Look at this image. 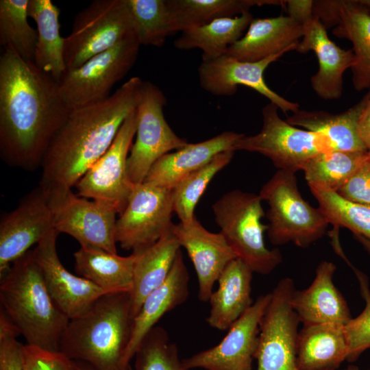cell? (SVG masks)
I'll use <instances>...</instances> for the list:
<instances>
[{
  "instance_id": "obj_1",
  "label": "cell",
  "mask_w": 370,
  "mask_h": 370,
  "mask_svg": "<svg viewBox=\"0 0 370 370\" xmlns=\"http://www.w3.org/2000/svg\"><path fill=\"white\" fill-rule=\"evenodd\" d=\"M0 56V156L27 171L41 166L45 154L71 110L58 81L9 47Z\"/></svg>"
},
{
  "instance_id": "obj_2",
  "label": "cell",
  "mask_w": 370,
  "mask_h": 370,
  "mask_svg": "<svg viewBox=\"0 0 370 370\" xmlns=\"http://www.w3.org/2000/svg\"><path fill=\"white\" fill-rule=\"evenodd\" d=\"M143 84L132 77L106 99L71 110L45 154L39 186L49 191L75 186L136 109Z\"/></svg>"
},
{
  "instance_id": "obj_3",
  "label": "cell",
  "mask_w": 370,
  "mask_h": 370,
  "mask_svg": "<svg viewBox=\"0 0 370 370\" xmlns=\"http://www.w3.org/2000/svg\"><path fill=\"white\" fill-rule=\"evenodd\" d=\"M130 293H106L81 317L70 319L60 352L95 370H132L125 362L134 325Z\"/></svg>"
},
{
  "instance_id": "obj_4",
  "label": "cell",
  "mask_w": 370,
  "mask_h": 370,
  "mask_svg": "<svg viewBox=\"0 0 370 370\" xmlns=\"http://www.w3.org/2000/svg\"><path fill=\"white\" fill-rule=\"evenodd\" d=\"M0 303L27 345L60 352L70 319L48 292L32 250L14 262L0 280Z\"/></svg>"
},
{
  "instance_id": "obj_5",
  "label": "cell",
  "mask_w": 370,
  "mask_h": 370,
  "mask_svg": "<svg viewBox=\"0 0 370 370\" xmlns=\"http://www.w3.org/2000/svg\"><path fill=\"white\" fill-rule=\"evenodd\" d=\"M259 195L232 190L212 206L217 224L236 257L253 273H271L282 261L278 249L267 247L264 233L268 225L262 223L265 213Z\"/></svg>"
},
{
  "instance_id": "obj_6",
  "label": "cell",
  "mask_w": 370,
  "mask_h": 370,
  "mask_svg": "<svg viewBox=\"0 0 370 370\" xmlns=\"http://www.w3.org/2000/svg\"><path fill=\"white\" fill-rule=\"evenodd\" d=\"M258 195L269 206L267 231L273 245L293 243L306 248L326 232L330 224L327 218L319 208L311 206L302 197L295 172L278 170Z\"/></svg>"
},
{
  "instance_id": "obj_7",
  "label": "cell",
  "mask_w": 370,
  "mask_h": 370,
  "mask_svg": "<svg viewBox=\"0 0 370 370\" xmlns=\"http://www.w3.org/2000/svg\"><path fill=\"white\" fill-rule=\"evenodd\" d=\"M136 36L126 0H95L75 16L71 33L64 37L67 71L95 56Z\"/></svg>"
},
{
  "instance_id": "obj_8",
  "label": "cell",
  "mask_w": 370,
  "mask_h": 370,
  "mask_svg": "<svg viewBox=\"0 0 370 370\" xmlns=\"http://www.w3.org/2000/svg\"><path fill=\"white\" fill-rule=\"evenodd\" d=\"M278 109L271 102L265 105L260 131L251 136L244 134L234 144V151L259 153L269 158L278 170L295 173L310 158L333 151L325 136L289 124L280 117Z\"/></svg>"
},
{
  "instance_id": "obj_9",
  "label": "cell",
  "mask_w": 370,
  "mask_h": 370,
  "mask_svg": "<svg viewBox=\"0 0 370 370\" xmlns=\"http://www.w3.org/2000/svg\"><path fill=\"white\" fill-rule=\"evenodd\" d=\"M140 47L137 36H133L66 71L58 81L66 106L71 110L108 98L112 88L135 64Z\"/></svg>"
},
{
  "instance_id": "obj_10",
  "label": "cell",
  "mask_w": 370,
  "mask_h": 370,
  "mask_svg": "<svg viewBox=\"0 0 370 370\" xmlns=\"http://www.w3.org/2000/svg\"><path fill=\"white\" fill-rule=\"evenodd\" d=\"M167 100L162 90L149 81H143L136 108V139L127 162L131 182H144L149 171L162 156L188 143L178 136L166 122L164 108Z\"/></svg>"
},
{
  "instance_id": "obj_11",
  "label": "cell",
  "mask_w": 370,
  "mask_h": 370,
  "mask_svg": "<svg viewBox=\"0 0 370 370\" xmlns=\"http://www.w3.org/2000/svg\"><path fill=\"white\" fill-rule=\"evenodd\" d=\"M295 285L290 278L279 281L262 317L255 359L256 370H299L297 364L298 325L291 299ZM336 370H359L355 365Z\"/></svg>"
},
{
  "instance_id": "obj_12",
  "label": "cell",
  "mask_w": 370,
  "mask_h": 370,
  "mask_svg": "<svg viewBox=\"0 0 370 370\" xmlns=\"http://www.w3.org/2000/svg\"><path fill=\"white\" fill-rule=\"evenodd\" d=\"M173 212V189L146 182L135 185L116 219V243L132 253H142L171 228Z\"/></svg>"
},
{
  "instance_id": "obj_13",
  "label": "cell",
  "mask_w": 370,
  "mask_h": 370,
  "mask_svg": "<svg viewBox=\"0 0 370 370\" xmlns=\"http://www.w3.org/2000/svg\"><path fill=\"white\" fill-rule=\"evenodd\" d=\"M47 191L54 227L59 234L70 235L80 247L117 254L115 230L118 213L114 208L82 197L71 189Z\"/></svg>"
},
{
  "instance_id": "obj_14",
  "label": "cell",
  "mask_w": 370,
  "mask_h": 370,
  "mask_svg": "<svg viewBox=\"0 0 370 370\" xmlns=\"http://www.w3.org/2000/svg\"><path fill=\"white\" fill-rule=\"evenodd\" d=\"M136 109L125 120L107 151L76 184L77 195L98 201L121 214L134 187L127 174V162L136 136Z\"/></svg>"
},
{
  "instance_id": "obj_15",
  "label": "cell",
  "mask_w": 370,
  "mask_h": 370,
  "mask_svg": "<svg viewBox=\"0 0 370 370\" xmlns=\"http://www.w3.org/2000/svg\"><path fill=\"white\" fill-rule=\"evenodd\" d=\"M56 229L47 190L37 186L0 220V280L12 263Z\"/></svg>"
},
{
  "instance_id": "obj_16",
  "label": "cell",
  "mask_w": 370,
  "mask_h": 370,
  "mask_svg": "<svg viewBox=\"0 0 370 370\" xmlns=\"http://www.w3.org/2000/svg\"><path fill=\"white\" fill-rule=\"evenodd\" d=\"M271 293L260 295L232 325L217 345L183 360L189 369L252 370L258 346L260 327Z\"/></svg>"
},
{
  "instance_id": "obj_17",
  "label": "cell",
  "mask_w": 370,
  "mask_h": 370,
  "mask_svg": "<svg viewBox=\"0 0 370 370\" xmlns=\"http://www.w3.org/2000/svg\"><path fill=\"white\" fill-rule=\"evenodd\" d=\"M291 51L286 49L257 62L241 61L226 54L213 59H201L198 67L199 85L205 91L218 97L232 96L238 86H245L267 98L284 113L293 114L299 110V104L277 94L264 78L266 69Z\"/></svg>"
},
{
  "instance_id": "obj_18",
  "label": "cell",
  "mask_w": 370,
  "mask_h": 370,
  "mask_svg": "<svg viewBox=\"0 0 370 370\" xmlns=\"http://www.w3.org/2000/svg\"><path fill=\"white\" fill-rule=\"evenodd\" d=\"M58 234L56 230L51 232L36 246L32 254L51 298L73 319L87 312L106 293L88 280L66 270L57 252Z\"/></svg>"
},
{
  "instance_id": "obj_19",
  "label": "cell",
  "mask_w": 370,
  "mask_h": 370,
  "mask_svg": "<svg viewBox=\"0 0 370 370\" xmlns=\"http://www.w3.org/2000/svg\"><path fill=\"white\" fill-rule=\"evenodd\" d=\"M313 14L332 34L353 45L352 82L357 91L370 89V15L357 0L313 1Z\"/></svg>"
},
{
  "instance_id": "obj_20",
  "label": "cell",
  "mask_w": 370,
  "mask_h": 370,
  "mask_svg": "<svg viewBox=\"0 0 370 370\" xmlns=\"http://www.w3.org/2000/svg\"><path fill=\"white\" fill-rule=\"evenodd\" d=\"M171 230L194 266L199 299L208 301L221 272L236 255L220 232L207 230L196 217L189 223H173Z\"/></svg>"
},
{
  "instance_id": "obj_21",
  "label": "cell",
  "mask_w": 370,
  "mask_h": 370,
  "mask_svg": "<svg viewBox=\"0 0 370 370\" xmlns=\"http://www.w3.org/2000/svg\"><path fill=\"white\" fill-rule=\"evenodd\" d=\"M302 25L304 35L295 51L301 53L314 51L319 63L317 72L310 78L311 86L323 99H338L343 91V75L354 64L353 50L343 49L332 41L317 16Z\"/></svg>"
},
{
  "instance_id": "obj_22",
  "label": "cell",
  "mask_w": 370,
  "mask_h": 370,
  "mask_svg": "<svg viewBox=\"0 0 370 370\" xmlns=\"http://www.w3.org/2000/svg\"><path fill=\"white\" fill-rule=\"evenodd\" d=\"M336 269L333 262H321L310 285L304 290L293 292L291 304L303 325H345L352 318L347 301L334 283Z\"/></svg>"
},
{
  "instance_id": "obj_23",
  "label": "cell",
  "mask_w": 370,
  "mask_h": 370,
  "mask_svg": "<svg viewBox=\"0 0 370 370\" xmlns=\"http://www.w3.org/2000/svg\"><path fill=\"white\" fill-rule=\"evenodd\" d=\"M243 134L225 131L215 136L167 153L149 171L143 182L173 189L182 180L206 164L219 153L233 150Z\"/></svg>"
},
{
  "instance_id": "obj_24",
  "label": "cell",
  "mask_w": 370,
  "mask_h": 370,
  "mask_svg": "<svg viewBox=\"0 0 370 370\" xmlns=\"http://www.w3.org/2000/svg\"><path fill=\"white\" fill-rule=\"evenodd\" d=\"M303 25L288 16L254 18L243 37L225 54L241 61L257 62L286 49L295 50Z\"/></svg>"
},
{
  "instance_id": "obj_25",
  "label": "cell",
  "mask_w": 370,
  "mask_h": 370,
  "mask_svg": "<svg viewBox=\"0 0 370 370\" xmlns=\"http://www.w3.org/2000/svg\"><path fill=\"white\" fill-rule=\"evenodd\" d=\"M189 274L180 250L166 280L145 299L134 319L131 340L125 354L130 364L143 337L167 312L184 304L189 295Z\"/></svg>"
},
{
  "instance_id": "obj_26",
  "label": "cell",
  "mask_w": 370,
  "mask_h": 370,
  "mask_svg": "<svg viewBox=\"0 0 370 370\" xmlns=\"http://www.w3.org/2000/svg\"><path fill=\"white\" fill-rule=\"evenodd\" d=\"M253 271L241 259L230 261L221 272L218 288L210 297L207 322L214 329L227 330L252 305Z\"/></svg>"
},
{
  "instance_id": "obj_27",
  "label": "cell",
  "mask_w": 370,
  "mask_h": 370,
  "mask_svg": "<svg viewBox=\"0 0 370 370\" xmlns=\"http://www.w3.org/2000/svg\"><path fill=\"white\" fill-rule=\"evenodd\" d=\"M369 99L370 89L360 101L343 112L332 114L299 110L286 121L293 126L323 134L330 140L333 150L368 151L360 136L358 125Z\"/></svg>"
},
{
  "instance_id": "obj_28",
  "label": "cell",
  "mask_w": 370,
  "mask_h": 370,
  "mask_svg": "<svg viewBox=\"0 0 370 370\" xmlns=\"http://www.w3.org/2000/svg\"><path fill=\"white\" fill-rule=\"evenodd\" d=\"M344 326L306 324L298 332L297 364L299 370H336L347 360Z\"/></svg>"
},
{
  "instance_id": "obj_29",
  "label": "cell",
  "mask_w": 370,
  "mask_h": 370,
  "mask_svg": "<svg viewBox=\"0 0 370 370\" xmlns=\"http://www.w3.org/2000/svg\"><path fill=\"white\" fill-rule=\"evenodd\" d=\"M73 257L77 273L106 293L132 292L137 254L121 256L98 248L80 247Z\"/></svg>"
},
{
  "instance_id": "obj_30",
  "label": "cell",
  "mask_w": 370,
  "mask_h": 370,
  "mask_svg": "<svg viewBox=\"0 0 370 370\" xmlns=\"http://www.w3.org/2000/svg\"><path fill=\"white\" fill-rule=\"evenodd\" d=\"M180 248L171 227L156 243L137 254L130 293L134 318L146 297L167 278Z\"/></svg>"
},
{
  "instance_id": "obj_31",
  "label": "cell",
  "mask_w": 370,
  "mask_h": 370,
  "mask_svg": "<svg viewBox=\"0 0 370 370\" xmlns=\"http://www.w3.org/2000/svg\"><path fill=\"white\" fill-rule=\"evenodd\" d=\"M60 9L51 0H29L27 15L36 23L37 43L34 63L59 81L66 72L64 57V38L60 32Z\"/></svg>"
},
{
  "instance_id": "obj_32",
  "label": "cell",
  "mask_w": 370,
  "mask_h": 370,
  "mask_svg": "<svg viewBox=\"0 0 370 370\" xmlns=\"http://www.w3.org/2000/svg\"><path fill=\"white\" fill-rule=\"evenodd\" d=\"M277 0H167L174 33L249 12L254 6L284 5Z\"/></svg>"
},
{
  "instance_id": "obj_33",
  "label": "cell",
  "mask_w": 370,
  "mask_h": 370,
  "mask_svg": "<svg viewBox=\"0 0 370 370\" xmlns=\"http://www.w3.org/2000/svg\"><path fill=\"white\" fill-rule=\"evenodd\" d=\"M253 19L249 12L219 18L182 32L173 45L180 50H201L203 60L216 58L225 54L227 49L243 37Z\"/></svg>"
},
{
  "instance_id": "obj_34",
  "label": "cell",
  "mask_w": 370,
  "mask_h": 370,
  "mask_svg": "<svg viewBox=\"0 0 370 370\" xmlns=\"http://www.w3.org/2000/svg\"><path fill=\"white\" fill-rule=\"evenodd\" d=\"M369 151L321 152L307 160L300 167L308 184L325 186L337 192L369 157Z\"/></svg>"
},
{
  "instance_id": "obj_35",
  "label": "cell",
  "mask_w": 370,
  "mask_h": 370,
  "mask_svg": "<svg viewBox=\"0 0 370 370\" xmlns=\"http://www.w3.org/2000/svg\"><path fill=\"white\" fill-rule=\"evenodd\" d=\"M308 186L319 209L334 228L345 227L370 241V206L349 201L325 186Z\"/></svg>"
},
{
  "instance_id": "obj_36",
  "label": "cell",
  "mask_w": 370,
  "mask_h": 370,
  "mask_svg": "<svg viewBox=\"0 0 370 370\" xmlns=\"http://www.w3.org/2000/svg\"><path fill=\"white\" fill-rule=\"evenodd\" d=\"M29 0L0 1V44L13 49L22 58L34 62L37 30L27 21Z\"/></svg>"
},
{
  "instance_id": "obj_37",
  "label": "cell",
  "mask_w": 370,
  "mask_h": 370,
  "mask_svg": "<svg viewBox=\"0 0 370 370\" xmlns=\"http://www.w3.org/2000/svg\"><path fill=\"white\" fill-rule=\"evenodd\" d=\"M235 151L228 150L182 180L173 189V210L181 223L192 221L195 207L213 177L232 160Z\"/></svg>"
},
{
  "instance_id": "obj_38",
  "label": "cell",
  "mask_w": 370,
  "mask_h": 370,
  "mask_svg": "<svg viewBox=\"0 0 370 370\" xmlns=\"http://www.w3.org/2000/svg\"><path fill=\"white\" fill-rule=\"evenodd\" d=\"M140 45L162 47L174 34L167 0H126Z\"/></svg>"
},
{
  "instance_id": "obj_39",
  "label": "cell",
  "mask_w": 370,
  "mask_h": 370,
  "mask_svg": "<svg viewBox=\"0 0 370 370\" xmlns=\"http://www.w3.org/2000/svg\"><path fill=\"white\" fill-rule=\"evenodd\" d=\"M135 370H190L179 356L176 345L162 327L154 326L143 337L135 355Z\"/></svg>"
},
{
  "instance_id": "obj_40",
  "label": "cell",
  "mask_w": 370,
  "mask_h": 370,
  "mask_svg": "<svg viewBox=\"0 0 370 370\" xmlns=\"http://www.w3.org/2000/svg\"><path fill=\"white\" fill-rule=\"evenodd\" d=\"M354 270L365 300L364 310L355 318H352L344 326L347 343V361L354 362L366 350L370 349V289L367 276L356 269L349 261L347 262Z\"/></svg>"
},
{
  "instance_id": "obj_41",
  "label": "cell",
  "mask_w": 370,
  "mask_h": 370,
  "mask_svg": "<svg viewBox=\"0 0 370 370\" xmlns=\"http://www.w3.org/2000/svg\"><path fill=\"white\" fill-rule=\"evenodd\" d=\"M23 370H82L77 361L61 352L47 351L29 345H21Z\"/></svg>"
},
{
  "instance_id": "obj_42",
  "label": "cell",
  "mask_w": 370,
  "mask_h": 370,
  "mask_svg": "<svg viewBox=\"0 0 370 370\" xmlns=\"http://www.w3.org/2000/svg\"><path fill=\"white\" fill-rule=\"evenodd\" d=\"M18 335L19 331L0 307V370H23Z\"/></svg>"
},
{
  "instance_id": "obj_43",
  "label": "cell",
  "mask_w": 370,
  "mask_h": 370,
  "mask_svg": "<svg viewBox=\"0 0 370 370\" xmlns=\"http://www.w3.org/2000/svg\"><path fill=\"white\" fill-rule=\"evenodd\" d=\"M336 193L349 201L370 206V154Z\"/></svg>"
},
{
  "instance_id": "obj_44",
  "label": "cell",
  "mask_w": 370,
  "mask_h": 370,
  "mask_svg": "<svg viewBox=\"0 0 370 370\" xmlns=\"http://www.w3.org/2000/svg\"><path fill=\"white\" fill-rule=\"evenodd\" d=\"M284 6L288 16L301 24L314 16L313 1L288 0L285 1Z\"/></svg>"
},
{
  "instance_id": "obj_45",
  "label": "cell",
  "mask_w": 370,
  "mask_h": 370,
  "mask_svg": "<svg viewBox=\"0 0 370 370\" xmlns=\"http://www.w3.org/2000/svg\"><path fill=\"white\" fill-rule=\"evenodd\" d=\"M358 126L360 136L370 151V99L360 115Z\"/></svg>"
},
{
  "instance_id": "obj_46",
  "label": "cell",
  "mask_w": 370,
  "mask_h": 370,
  "mask_svg": "<svg viewBox=\"0 0 370 370\" xmlns=\"http://www.w3.org/2000/svg\"><path fill=\"white\" fill-rule=\"evenodd\" d=\"M354 238L363 246L367 251L370 254V241L357 234H354Z\"/></svg>"
},
{
  "instance_id": "obj_47",
  "label": "cell",
  "mask_w": 370,
  "mask_h": 370,
  "mask_svg": "<svg viewBox=\"0 0 370 370\" xmlns=\"http://www.w3.org/2000/svg\"><path fill=\"white\" fill-rule=\"evenodd\" d=\"M359 4L370 15V0H357Z\"/></svg>"
},
{
  "instance_id": "obj_48",
  "label": "cell",
  "mask_w": 370,
  "mask_h": 370,
  "mask_svg": "<svg viewBox=\"0 0 370 370\" xmlns=\"http://www.w3.org/2000/svg\"><path fill=\"white\" fill-rule=\"evenodd\" d=\"M82 370H95L91 365L86 362L77 361Z\"/></svg>"
},
{
  "instance_id": "obj_49",
  "label": "cell",
  "mask_w": 370,
  "mask_h": 370,
  "mask_svg": "<svg viewBox=\"0 0 370 370\" xmlns=\"http://www.w3.org/2000/svg\"></svg>"
}]
</instances>
